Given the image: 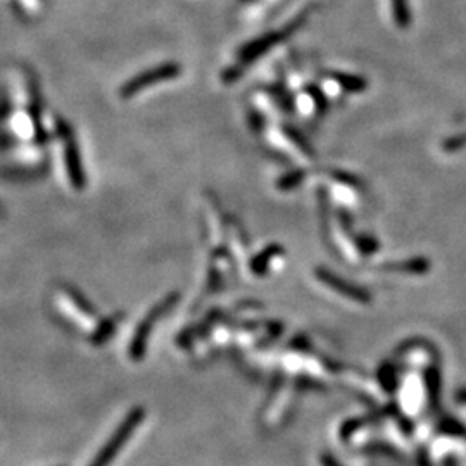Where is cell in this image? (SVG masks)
<instances>
[{
	"instance_id": "obj_1",
	"label": "cell",
	"mask_w": 466,
	"mask_h": 466,
	"mask_svg": "<svg viewBox=\"0 0 466 466\" xmlns=\"http://www.w3.org/2000/svg\"><path fill=\"white\" fill-rule=\"evenodd\" d=\"M315 9L316 6H309L304 11H300L294 19H290V21L283 24V26H280L278 30L266 31L265 35H259L258 39L250 40V42L242 45L237 52L238 64L240 66L253 64L258 59H261L265 54L273 51L275 47H278V45H282L285 40L290 39V36H294L300 28L306 26V23L309 21V18H311L313 11Z\"/></svg>"
},
{
	"instance_id": "obj_2",
	"label": "cell",
	"mask_w": 466,
	"mask_h": 466,
	"mask_svg": "<svg viewBox=\"0 0 466 466\" xmlns=\"http://www.w3.org/2000/svg\"><path fill=\"white\" fill-rule=\"evenodd\" d=\"M180 74L181 64L178 63L170 61V63L158 64L154 68H148L146 71L135 74V76H131L130 80L125 81L121 85V88H119V97L123 101H131V98H135L138 93L146 92L148 88H154V86L164 83V81L176 80Z\"/></svg>"
},
{
	"instance_id": "obj_3",
	"label": "cell",
	"mask_w": 466,
	"mask_h": 466,
	"mask_svg": "<svg viewBox=\"0 0 466 466\" xmlns=\"http://www.w3.org/2000/svg\"><path fill=\"white\" fill-rule=\"evenodd\" d=\"M57 131H59V137L63 138V154H64V163H66V170H68L69 180H71L74 188H83L85 171L83 168H81L80 152H78L76 140H74L71 128L68 126V123L59 121L57 123Z\"/></svg>"
},
{
	"instance_id": "obj_4",
	"label": "cell",
	"mask_w": 466,
	"mask_h": 466,
	"mask_svg": "<svg viewBox=\"0 0 466 466\" xmlns=\"http://www.w3.org/2000/svg\"><path fill=\"white\" fill-rule=\"evenodd\" d=\"M143 420V410L142 407H137V410L131 411L130 415H128V418L125 422L121 423V427L118 428L116 434L113 435V439L107 442V445L104 449H102L101 452H98V456L96 457V461H93L92 466H107L111 463V461L114 460L118 455V451L121 449V445L126 442L128 439H130V435L133 434L135 428L138 427L140 423H142Z\"/></svg>"
},
{
	"instance_id": "obj_5",
	"label": "cell",
	"mask_w": 466,
	"mask_h": 466,
	"mask_svg": "<svg viewBox=\"0 0 466 466\" xmlns=\"http://www.w3.org/2000/svg\"><path fill=\"white\" fill-rule=\"evenodd\" d=\"M176 299H178V295L173 294L168 297V299H164L163 303H159L158 306L148 313L147 318L143 320V323L137 328V333H135L133 340H131V349H130L131 358H133L135 361L142 358L143 349H146V344H147L148 333L152 332V328H154V325L158 323V320L161 318V316H163L166 311H170V309L173 308V304L176 303Z\"/></svg>"
},
{
	"instance_id": "obj_6",
	"label": "cell",
	"mask_w": 466,
	"mask_h": 466,
	"mask_svg": "<svg viewBox=\"0 0 466 466\" xmlns=\"http://www.w3.org/2000/svg\"><path fill=\"white\" fill-rule=\"evenodd\" d=\"M327 78L330 80V83L339 86L345 93H361L368 88V81L363 76H358V74L332 71L327 74Z\"/></svg>"
},
{
	"instance_id": "obj_7",
	"label": "cell",
	"mask_w": 466,
	"mask_h": 466,
	"mask_svg": "<svg viewBox=\"0 0 466 466\" xmlns=\"http://www.w3.org/2000/svg\"><path fill=\"white\" fill-rule=\"evenodd\" d=\"M390 7H392V18L394 23L397 24L399 28H407L411 23V12L410 6H407V0H390Z\"/></svg>"
},
{
	"instance_id": "obj_8",
	"label": "cell",
	"mask_w": 466,
	"mask_h": 466,
	"mask_svg": "<svg viewBox=\"0 0 466 466\" xmlns=\"http://www.w3.org/2000/svg\"><path fill=\"white\" fill-rule=\"evenodd\" d=\"M16 9L24 16H39L44 11L47 0H16Z\"/></svg>"
},
{
	"instance_id": "obj_9",
	"label": "cell",
	"mask_w": 466,
	"mask_h": 466,
	"mask_svg": "<svg viewBox=\"0 0 466 466\" xmlns=\"http://www.w3.org/2000/svg\"><path fill=\"white\" fill-rule=\"evenodd\" d=\"M304 176H306V173L300 171V170L288 173V175H285L282 180H280L278 187L283 188V191H287V188H294L297 183H300V181H303Z\"/></svg>"
}]
</instances>
